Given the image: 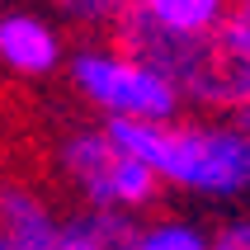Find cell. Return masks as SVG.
Masks as SVG:
<instances>
[{
  "label": "cell",
  "mask_w": 250,
  "mask_h": 250,
  "mask_svg": "<svg viewBox=\"0 0 250 250\" xmlns=\"http://www.w3.org/2000/svg\"><path fill=\"white\" fill-rule=\"evenodd\" d=\"M113 14H118V0H90V5H62L57 10V24L62 28H90V33H109V24H113Z\"/></svg>",
  "instance_id": "30bf717a"
},
{
  "label": "cell",
  "mask_w": 250,
  "mask_h": 250,
  "mask_svg": "<svg viewBox=\"0 0 250 250\" xmlns=\"http://www.w3.org/2000/svg\"><path fill=\"white\" fill-rule=\"evenodd\" d=\"M47 170L71 194V208L123 212L142 222V212H151L161 198V184L151 180V170L113 137V127L95 123V118L57 132L52 151H47Z\"/></svg>",
  "instance_id": "7a4b0ae2"
},
{
  "label": "cell",
  "mask_w": 250,
  "mask_h": 250,
  "mask_svg": "<svg viewBox=\"0 0 250 250\" xmlns=\"http://www.w3.org/2000/svg\"><path fill=\"white\" fill-rule=\"evenodd\" d=\"M222 42L250 71V0H227V19H222Z\"/></svg>",
  "instance_id": "9c48e42d"
},
{
  "label": "cell",
  "mask_w": 250,
  "mask_h": 250,
  "mask_svg": "<svg viewBox=\"0 0 250 250\" xmlns=\"http://www.w3.org/2000/svg\"><path fill=\"white\" fill-rule=\"evenodd\" d=\"M0 250H14V246H5V241H0Z\"/></svg>",
  "instance_id": "7c38bea8"
},
{
  "label": "cell",
  "mask_w": 250,
  "mask_h": 250,
  "mask_svg": "<svg viewBox=\"0 0 250 250\" xmlns=\"http://www.w3.org/2000/svg\"><path fill=\"white\" fill-rule=\"evenodd\" d=\"M113 137L151 170L161 194L198 203L250 198V118L180 113L156 127H113Z\"/></svg>",
  "instance_id": "6da1fadb"
},
{
  "label": "cell",
  "mask_w": 250,
  "mask_h": 250,
  "mask_svg": "<svg viewBox=\"0 0 250 250\" xmlns=\"http://www.w3.org/2000/svg\"><path fill=\"white\" fill-rule=\"evenodd\" d=\"M66 28L57 14L38 10H0V76L19 85H42L66 71Z\"/></svg>",
  "instance_id": "277c9868"
},
{
  "label": "cell",
  "mask_w": 250,
  "mask_h": 250,
  "mask_svg": "<svg viewBox=\"0 0 250 250\" xmlns=\"http://www.w3.org/2000/svg\"><path fill=\"white\" fill-rule=\"evenodd\" d=\"M62 203L24 170H0V241L14 250H57Z\"/></svg>",
  "instance_id": "5b68a950"
},
{
  "label": "cell",
  "mask_w": 250,
  "mask_h": 250,
  "mask_svg": "<svg viewBox=\"0 0 250 250\" xmlns=\"http://www.w3.org/2000/svg\"><path fill=\"white\" fill-rule=\"evenodd\" d=\"M132 250H212V227L184 217V212H161L142 217Z\"/></svg>",
  "instance_id": "ba28073f"
},
{
  "label": "cell",
  "mask_w": 250,
  "mask_h": 250,
  "mask_svg": "<svg viewBox=\"0 0 250 250\" xmlns=\"http://www.w3.org/2000/svg\"><path fill=\"white\" fill-rule=\"evenodd\" d=\"M212 250H250V217H227L212 227Z\"/></svg>",
  "instance_id": "8fae6325"
},
{
  "label": "cell",
  "mask_w": 250,
  "mask_h": 250,
  "mask_svg": "<svg viewBox=\"0 0 250 250\" xmlns=\"http://www.w3.org/2000/svg\"><path fill=\"white\" fill-rule=\"evenodd\" d=\"M137 19L170 38H208L227 19V0H132Z\"/></svg>",
  "instance_id": "52a82bcc"
},
{
  "label": "cell",
  "mask_w": 250,
  "mask_h": 250,
  "mask_svg": "<svg viewBox=\"0 0 250 250\" xmlns=\"http://www.w3.org/2000/svg\"><path fill=\"white\" fill-rule=\"evenodd\" d=\"M66 85L81 109L104 127H156L180 118L184 104L166 76L109 38H85L66 52Z\"/></svg>",
  "instance_id": "3957f363"
},
{
  "label": "cell",
  "mask_w": 250,
  "mask_h": 250,
  "mask_svg": "<svg viewBox=\"0 0 250 250\" xmlns=\"http://www.w3.org/2000/svg\"><path fill=\"white\" fill-rule=\"evenodd\" d=\"M137 217L123 212H95V208H66L57 250H132Z\"/></svg>",
  "instance_id": "8992f818"
}]
</instances>
